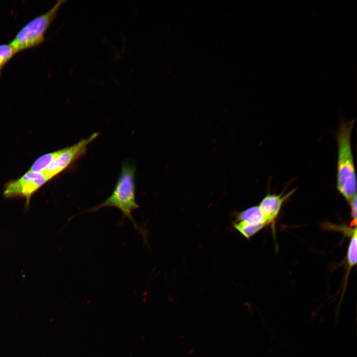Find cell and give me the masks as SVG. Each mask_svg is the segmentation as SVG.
Instances as JSON below:
<instances>
[{
	"mask_svg": "<svg viewBox=\"0 0 357 357\" xmlns=\"http://www.w3.org/2000/svg\"><path fill=\"white\" fill-rule=\"evenodd\" d=\"M355 119L342 121L336 133L337 158L336 187L349 202L357 195V181L351 136Z\"/></svg>",
	"mask_w": 357,
	"mask_h": 357,
	"instance_id": "6da1fadb",
	"label": "cell"
},
{
	"mask_svg": "<svg viewBox=\"0 0 357 357\" xmlns=\"http://www.w3.org/2000/svg\"><path fill=\"white\" fill-rule=\"evenodd\" d=\"M135 167L129 163H123L115 188L106 200L80 213L95 212L105 207H114L122 213L134 227L141 232L140 227L132 216V213L139 208L135 198Z\"/></svg>",
	"mask_w": 357,
	"mask_h": 357,
	"instance_id": "7a4b0ae2",
	"label": "cell"
},
{
	"mask_svg": "<svg viewBox=\"0 0 357 357\" xmlns=\"http://www.w3.org/2000/svg\"><path fill=\"white\" fill-rule=\"evenodd\" d=\"M64 2L58 1L49 11L31 20L19 31L9 44L15 54L37 46L44 41L45 33Z\"/></svg>",
	"mask_w": 357,
	"mask_h": 357,
	"instance_id": "3957f363",
	"label": "cell"
},
{
	"mask_svg": "<svg viewBox=\"0 0 357 357\" xmlns=\"http://www.w3.org/2000/svg\"><path fill=\"white\" fill-rule=\"evenodd\" d=\"M99 133L95 132L89 137L80 140L75 144L60 149V154L42 173L48 180L66 170L76 160L86 153L88 145L96 139Z\"/></svg>",
	"mask_w": 357,
	"mask_h": 357,
	"instance_id": "277c9868",
	"label": "cell"
},
{
	"mask_svg": "<svg viewBox=\"0 0 357 357\" xmlns=\"http://www.w3.org/2000/svg\"><path fill=\"white\" fill-rule=\"evenodd\" d=\"M48 181L43 173L27 171L19 178L5 184L3 196L5 198H24L28 208L33 194Z\"/></svg>",
	"mask_w": 357,
	"mask_h": 357,
	"instance_id": "5b68a950",
	"label": "cell"
},
{
	"mask_svg": "<svg viewBox=\"0 0 357 357\" xmlns=\"http://www.w3.org/2000/svg\"><path fill=\"white\" fill-rule=\"evenodd\" d=\"M298 187L288 192L284 189L279 194L269 191L260 202L258 206L267 225L274 224L284 203L297 191Z\"/></svg>",
	"mask_w": 357,
	"mask_h": 357,
	"instance_id": "8992f818",
	"label": "cell"
},
{
	"mask_svg": "<svg viewBox=\"0 0 357 357\" xmlns=\"http://www.w3.org/2000/svg\"><path fill=\"white\" fill-rule=\"evenodd\" d=\"M236 221L252 225L267 226L258 205L250 207L238 213Z\"/></svg>",
	"mask_w": 357,
	"mask_h": 357,
	"instance_id": "52a82bcc",
	"label": "cell"
},
{
	"mask_svg": "<svg viewBox=\"0 0 357 357\" xmlns=\"http://www.w3.org/2000/svg\"><path fill=\"white\" fill-rule=\"evenodd\" d=\"M60 152V149L41 156L34 162L28 171L42 173Z\"/></svg>",
	"mask_w": 357,
	"mask_h": 357,
	"instance_id": "ba28073f",
	"label": "cell"
},
{
	"mask_svg": "<svg viewBox=\"0 0 357 357\" xmlns=\"http://www.w3.org/2000/svg\"><path fill=\"white\" fill-rule=\"evenodd\" d=\"M351 234V238L347 253V261L349 270H350L357 263V238L356 226L353 229Z\"/></svg>",
	"mask_w": 357,
	"mask_h": 357,
	"instance_id": "9c48e42d",
	"label": "cell"
},
{
	"mask_svg": "<svg viewBox=\"0 0 357 357\" xmlns=\"http://www.w3.org/2000/svg\"><path fill=\"white\" fill-rule=\"evenodd\" d=\"M14 54L13 49L10 45H0V66L7 62Z\"/></svg>",
	"mask_w": 357,
	"mask_h": 357,
	"instance_id": "30bf717a",
	"label": "cell"
},
{
	"mask_svg": "<svg viewBox=\"0 0 357 357\" xmlns=\"http://www.w3.org/2000/svg\"><path fill=\"white\" fill-rule=\"evenodd\" d=\"M357 195L348 202L351 210V216L353 219V222L356 223L357 219Z\"/></svg>",
	"mask_w": 357,
	"mask_h": 357,
	"instance_id": "8fae6325",
	"label": "cell"
},
{
	"mask_svg": "<svg viewBox=\"0 0 357 357\" xmlns=\"http://www.w3.org/2000/svg\"></svg>",
	"mask_w": 357,
	"mask_h": 357,
	"instance_id": "7c38bea8",
	"label": "cell"
}]
</instances>
